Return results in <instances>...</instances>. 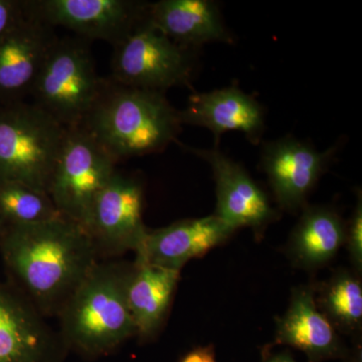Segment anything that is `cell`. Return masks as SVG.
Wrapping results in <instances>:
<instances>
[{
	"label": "cell",
	"mask_w": 362,
	"mask_h": 362,
	"mask_svg": "<svg viewBox=\"0 0 362 362\" xmlns=\"http://www.w3.org/2000/svg\"><path fill=\"white\" fill-rule=\"evenodd\" d=\"M6 281L45 317H57L99 261L84 228L62 218L7 226L0 239Z\"/></svg>",
	"instance_id": "1"
},
{
	"label": "cell",
	"mask_w": 362,
	"mask_h": 362,
	"mask_svg": "<svg viewBox=\"0 0 362 362\" xmlns=\"http://www.w3.org/2000/svg\"><path fill=\"white\" fill-rule=\"evenodd\" d=\"M133 262L99 259L59 312V333L68 351L106 356L136 337L127 300Z\"/></svg>",
	"instance_id": "2"
},
{
	"label": "cell",
	"mask_w": 362,
	"mask_h": 362,
	"mask_svg": "<svg viewBox=\"0 0 362 362\" xmlns=\"http://www.w3.org/2000/svg\"><path fill=\"white\" fill-rule=\"evenodd\" d=\"M180 112L164 93L106 83L84 128L116 161L156 153L175 141Z\"/></svg>",
	"instance_id": "3"
},
{
	"label": "cell",
	"mask_w": 362,
	"mask_h": 362,
	"mask_svg": "<svg viewBox=\"0 0 362 362\" xmlns=\"http://www.w3.org/2000/svg\"><path fill=\"white\" fill-rule=\"evenodd\" d=\"M66 128L35 104L0 105V182L47 192Z\"/></svg>",
	"instance_id": "4"
},
{
	"label": "cell",
	"mask_w": 362,
	"mask_h": 362,
	"mask_svg": "<svg viewBox=\"0 0 362 362\" xmlns=\"http://www.w3.org/2000/svg\"><path fill=\"white\" fill-rule=\"evenodd\" d=\"M88 44L78 37L57 40L33 89V104L66 128L82 125L106 84Z\"/></svg>",
	"instance_id": "5"
},
{
	"label": "cell",
	"mask_w": 362,
	"mask_h": 362,
	"mask_svg": "<svg viewBox=\"0 0 362 362\" xmlns=\"http://www.w3.org/2000/svg\"><path fill=\"white\" fill-rule=\"evenodd\" d=\"M194 49L169 40L146 20L114 47L112 78L116 84L164 93L188 86L194 71Z\"/></svg>",
	"instance_id": "6"
},
{
	"label": "cell",
	"mask_w": 362,
	"mask_h": 362,
	"mask_svg": "<svg viewBox=\"0 0 362 362\" xmlns=\"http://www.w3.org/2000/svg\"><path fill=\"white\" fill-rule=\"evenodd\" d=\"M116 162L84 128H66L49 189L59 214L84 225L97 195L116 173Z\"/></svg>",
	"instance_id": "7"
},
{
	"label": "cell",
	"mask_w": 362,
	"mask_h": 362,
	"mask_svg": "<svg viewBox=\"0 0 362 362\" xmlns=\"http://www.w3.org/2000/svg\"><path fill=\"white\" fill-rule=\"evenodd\" d=\"M141 181L116 173L99 192L85 221L99 259H118L141 249L149 228L143 221Z\"/></svg>",
	"instance_id": "8"
},
{
	"label": "cell",
	"mask_w": 362,
	"mask_h": 362,
	"mask_svg": "<svg viewBox=\"0 0 362 362\" xmlns=\"http://www.w3.org/2000/svg\"><path fill=\"white\" fill-rule=\"evenodd\" d=\"M25 13L54 28L64 26L87 40L115 47L148 16L149 4L132 0H28Z\"/></svg>",
	"instance_id": "9"
},
{
	"label": "cell",
	"mask_w": 362,
	"mask_h": 362,
	"mask_svg": "<svg viewBox=\"0 0 362 362\" xmlns=\"http://www.w3.org/2000/svg\"><path fill=\"white\" fill-rule=\"evenodd\" d=\"M337 147L318 151L309 142L288 135L263 145L259 169L268 178L279 209L300 213L308 204L309 194L326 173Z\"/></svg>",
	"instance_id": "10"
},
{
	"label": "cell",
	"mask_w": 362,
	"mask_h": 362,
	"mask_svg": "<svg viewBox=\"0 0 362 362\" xmlns=\"http://www.w3.org/2000/svg\"><path fill=\"white\" fill-rule=\"evenodd\" d=\"M211 166L216 182V207L214 216L237 230L250 228L256 239L264 237L268 226L279 218L269 195L252 180L242 164L238 163L218 147L213 149L183 146Z\"/></svg>",
	"instance_id": "11"
},
{
	"label": "cell",
	"mask_w": 362,
	"mask_h": 362,
	"mask_svg": "<svg viewBox=\"0 0 362 362\" xmlns=\"http://www.w3.org/2000/svg\"><path fill=\"white\" fill-rule=\"evenodd\" d=\"M59 331L13 285L0 282V362H62Z\"/></svg>",
	"instance_id": "12"
},
{
	"label": "cell",
	"mask_w": 362,
	"mask_h": 362,
	"mask_svg": "<svg viewBox=\"0 0 362 362\" xmlns=\"http://www.w3.org/2000/svg\"><path fill=\"white\" fill-rule=\"evenodd\" d=\"M276 322L274 345H288L299 349L306 354L309 362L329 359L358 362L339 333L317 307L315 286L293 288L289 306Z\"/></svg>",
	"instance_id": "13"
},
{
	"label": "cell",
	"mask_w": 362,
	"mask_h": 362,
	"mask_svg": "<svg viewBox=\"0 0 362 362\" xmlns=\"http://www.w3.org/2000/svg\"><path fill=\"white\" fill-rule=\"evenodd\" d=\"M54 28L25 18L0 37V102L32 95L45 59L58 37Z\"/></svg>",
	"instance_id": "14"
},
{
	"label": "cell",
	"mask_w": 362,
	"mask_h": 362,
	"mask_svg": "<svg viewBox=\"0 0 362 362\" xmlns=\"http://www.w3.org/2000/svg\"><path fill=\"white\" fill-rule=\"evenodd\" d=\"M180 112L182 125L199 126L213 133L216 145L228 131L244 133L252 144L261 141L265 130V112L251 95L237 86L194 93Z\"/></svg>",
	"instance_id": "15"
},
{
	"label": "cell",
	"mask_w": 362,
	"mask_h": 362,
	"mask_svg": "<svg viewBox=\"0 0 362 362\" xmlns=\"http://www.w3.org/2000/svg\"><path fill=\"white\" fill-rule=\"evenodd\" d=\"M235 233L218 216L187 218L171 225L148 230L135 259L150 265L181 271L190 259L204 256L223 244Z\"/></svg>",
	"instance_id": "16"
},
{
	"label": "cell",
	"mask_w": 362,
	"mask_h": 362,
	"mask_svg": "<svg viewBox=\"0 0 362 362\" xmlns=\"http://www.w3.org/2000/svg\"><path fill=\"white\" fill-rule=\"evenodd\" d=\"M148 21L185 49L194 51L209 42H233L218 4L211 0H161L149 4Z\"/></svg>",
	"instance_id": "17"
},
{
	"label": "cell",
	"mask_w": 362,
	"mask_h": 362,
	"mask_svg": "<svg viewBox=\"0 0 362 362\" xmlns=\"http://www.w3.org/2000/svg\"><path fill=\"white\" fill-rule=\"evenodd\" d=\"M290 233L286 255L295 268L312 272L327 266L344 247L346 221L333 207L309 206Z\"/></svg>",
	"instance_id": "18"
},
{
	"label": "cell",
	"mask_w": 362,
	"mask_h": 362,
	"mask_svg": "<svg viewBox=\"0 0 362 362\" xmlns=\"http://www.w3.org/2000/svg\"><path fill=\"white\" fill-rule=\"evenodd\" d=\"M180 271L134 259L127 285L128 306L136 337L148 341L158 334L170 310Z\"/></svg>",
	"instance_id": "19"
},
{
	"label": "cell",
	"mask_w": 362,
	"mask_h": 362,
	"mask_svg": "<svg viewBox=\"0 0 362 362\" xmlns=\"http://www.w3.org/2000/svg\"><path fill=\"white\" fill-rule=\"evenodd\" d=\"M315 301L339 334L350 337L358 349L362 334V281L354 270L340 268L315 287Z\"/></svg>",
	"instance_id": "20"
},
{
	"label": "cell",
	"mask_w": 362,
	"mask_h": 362,
	"mask_svg": "<svg viewBox=\"0 0 362 362\" xmlns=\"http://www.w3.org/2000/svg\"><path fill=\"white\" fill-rule=\"evenodd\" d=\"M0 216L7 228L37 225L63 216L47 192L23 183L0 182Z\"/></svg>",
	"instance_id": "21"
},
{
	"label": "cell",
	"mask_w": 362,
	"mask_h": 362,
	"mask_svg": "<svg viewBox=\"0 0 362 362\" xmlns=\"http://www.w3.org/2000/svg\"><path fill=\"white\" fill-rule=\"evenodd\" d=\"M344 247L349 251L350 263L356 273L362 274V197L359 190L356 207L346 223V239Z\"/></svg>",
	"instance_id": "22"
},
{
	"label": "cell",
	"mask_w": 362,
	"mask_h": 362,
	"mask_svg": "<svg viewBox=\"0 0 362 362\" xmlns=\"http://www.w3.org/2000/svg\"><path fill=\"white\" fill-rule=\"evenodd\" d=\"M25 18V4L18 0H0V37Z\"/></svg>",
	"instance_id": "23"
},
{
	"label": "cell",
	"mask_w": 362,
	"mask_h": 362,
	"mask_svg": "<svg viewBox=\"0 0 362 362\" xmlns=\"http://www.w3.org/2000/svg\"><path fill=\"white\" fill-rule=\"evenodd\" d=\"M180 362H216L213 347H199L192 350Z\"/></svg>",
	"instance_id": "24"
},
{
	"label": "cell",
	"mask_w": 362,
	"mask_h": 362,
	"mask_svg": "<svg viewBox=\"0 0 362 362\" xmlns=\"http://www.w3.org/2000/svg\"><path fill=\"white\" fill-rule=\"evenodd\" d=\"M264 362H297L289 352L284 351L275 356H269Z\"/></svg>",
	"instance_id": "25"
},
{
	"label": "cell",
	"mask_w": 362,
	"mask_h": 362,
	"mask_svg": "<svg viewBox=\"0 0 362 362\" xmlns=\"http://www.w3.org/2000/svg\"><path fill=\"white\" fill-rule=\"evenodd\" d=\"M6 223L2 221L1 216H0V239H1L2 235H4V230H6Z\"/></svg>",
	"instance_id": "26"
}]
</instances>
